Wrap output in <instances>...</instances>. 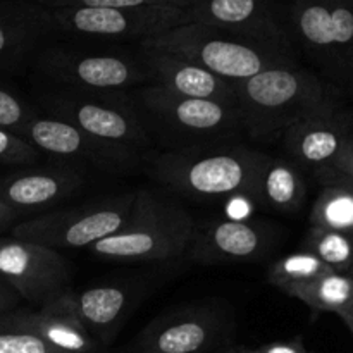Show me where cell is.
<instances>
[{"instance_id": "4fadbf2b", "label": "cell", "mask_w": 353, "mask_h": 353, "mask_svg": "<svg viewBox=\"0 0 353 353\" xmlns=\"http://www.w3.org/2000/svg\"><path fill=\"white\" fill-rule=\"evenodd\" d=\"M21 137L40 152L88 162L107 172L133 171L143 161L141 155L128 148L95 140L72 124L55 117L34 116Z\"/></svg>"}, {"instance_id": "5b68a950", "label": "cell", "mask_w": 353, "mask_h": 353, "mask_svg": "<svg viewBox=\"0 0 353 353\" xmlns=\"http://www.w3.org/2000/svg\"><path fill=\"white\" fill-rule=\"evenodd\" d=\"M141 50H154L195 64L230 83L243 81L269 68L299 64V61L257 47L219 28L188 23L161 37L141 41Z\"/></svg>"}, {"instance_id": "6da1fadb", "label": "cell", "mask_w": 353, "mask_h": 353, "mask_svg": "<svg viewBox=\"0 0 353 353\" xmlns=\"http://www.w3.org/2000/svg\"><path fill=\"white\" fill-rule=\"evenodd\" d=\"M241 128L259 141H278L290 128L345 109V100L299 64L269 68L233 83Z\"/></svg>"}, {"instance_id": "7a4b0ae2", "label": "cell", "mask_w": 353, "mask_h": 353, "mask_svg": "<svg viewBox=\"0 0 353 353\" xmlns=\"http://www.w3.org/2000/svg\"><path fill=\"white\" fill-rule=\"evenodd\" d=\"M265 157L241 145L210 143L154 155L148 172L161 185L193 200L248 199Z\"/></svg>"}, {"instance_id": "ac0fdd59", "label": "cell", "mask_w": 353, "mask_h": 353, "mask_svg": "<svg viewBox=\"0 0 353 353\" xmlns=\"http://www.w3.org/2000/svg\"><path fill=\"white\" fill-rule=\"evenodd\" d=\"M223 333L217 314L185 310L154 321L141 334V348L148 353H202Z\"/></svg>"}, {"instance_id": "836d02e7", "label": "cell", "mask_w": 353, "mask_h": 353, "mask_svg": "<svg viewBox=\"0 0 353 353\" xmlns=\"http://www.w3.org/2000/svg\"><path fill=\"white\" fill-rule=\"evenodd\" d=\"M336 316L340 317L341 321H343L345 326H347L348 330L352 331V334H353V303H352V305L345 307V309H341L340 312L336 314Z\"/></svg>"}, {"instance_id": "2e32d148", "label": "cell", "mask_w": 353, "mask_h": 353, "mask_svg": "<svg viewBox=\"0 0 353 353\" xmlns=\"http://www.w3.org/2000/svg\"><path fill=\"white\" fill-rule=\"evenodd\" d=\"M353 130V110L343 109L327 117L303 121L290 128L281 141L293 164L312 171L330 168Z\"/></svg>"}, {"instance_id": "f1b7e54d", "label": "cell", "mask_w": 353, "mask_h": 353, "mask_svg": "<svg viewBox=\"0 0 353 353\" xmlns=\"http://www.w3.org/2000/svg\"><path fill=\"white\" fill-rule=\"evenodd\" d=\"M0 353H64L40 338L12 327L0 326Z\"/></svg>"}, {"instance_id": "d590c367", "label": "cell", "mask_w": 353, "mask_h": 353, "mask_svg": "<svg viewBox=\"0 0 353 353\" xmlns=\"http://www.w3.org/2000/svg\"><path fill=\"white\" fill-rule=\"evenodd\" d=\"M350 276H352V278H353V272H352V274H350Z\"/></svg>"}, {"instance_id": "8d00e7d4", "label": "cell", "mask_w": 353, "mask_h": 353, "mask_svg": "<svg viewBox=\"0 0 353 353\" xmlns=\"http://www.w3.org/2000/svg\"><path fill=\"white\" fill-rule=\"evenodd\" d=\"M143 353H148V352H143Z\"/></svg>"}, {"instance_id": "9c48e42d", "label": "cell", "mask_w": 353, "mask_h": 353, "mask_svg": "<svg viewBox=\"0 0 353 353\" xmlns=\"http://www.w3.org/2000/svg\"><path fill=\"white\" fill-rule=\"evenodd\" d=\"M134 193L102 199L71 210H54L19 221L9 234L16 240L57 248H85L110 236L126 223Z\"/></svg>"}, {"instance_id": "ffe728a7", "label": "cell", "mask_w": 353, "mask_h": 353, "mask_svg": "<svg viewBox=\"0 0 353 353\" xmlns=\"http://www.w3.org/2000/svg\"><path fill=\"white\" fill-rule=\"evenodd\" d=\"M55 33L50 9L43 3H0V64L31 54L40 40Z\"/></svg>"}, {"instance_id": "f546056e", "label": "cell", "mask_w": 353, "mask_h": 353, "mask_svg": "<svg viewBox=\"0 0 353 353\" xmlns=\"http://www.w3.org/2000/svg\"><path fill=\"white\" fill-rule=\"evenodd\" d=\"M236 350L238 353H309L300 336H295L293 340L286 341H272V343H265L255 348L238 347Z\"/></svg>"}, {"instance_id": "7c38bea8", "label": "cell", "mask_w": 353, "mask_h": 353, "mask_svg": "<svg viewBox=\"0 0 353 353\" xmlns=\"http://www.w3.org/2000/svg\"><path fill=\"white\" fill-rule=\"evenodd\" d=\"M71 268L57 250L12 236H0V281L19 299L43 307L65 292Z\"/></svg>"}, {"instance_id": "e0dca14e", "label": "cell", "mask_w": 353, "mask_h": 353, "mask_svg": "<svg viewBox=\"0 0 353 353\" xmlns=\"http://www.w3.org/2000/svg\"><path fill=\"white\" fill-rule=\"evenodd\" d=\"M138 55L152 74L155 85L186 99L212 100L236 109V92L233 83L199 65L161 52L140 48Z\"/></svg>"}, {"instance_id": "30bf717a", "label": "cell", "mask_w": 353, "mask_h": 353, "mask_svg": "<svg viewBox=\"0 0 353 353\" xmlns=\"http://www.w3.org/2000/svg\"><path fill=\"white\" fill-rule=\"evenodd\" d=\"M34 68L59 85L83 92L124 93L131 86L154 83L140 55L121 52L47 47L34 55Z\"/></svg>"}, {"instance_id": "52a82bcc", "label": "cell", "mask_w": 353, "mask_h": 353, "mask_svg": "<svg viewBox=\"0 0 353 353\" xmlns=\"http://www.w3.org/2000/svg\"><path fill=\"white\" fill-rule=\"evenodd\" d=\"M41 103L50 117L72 124L95 140L128 148L143 159L148 155L150 134L126 93H95L64 86L45 93Z\"/></svg>"}, {"instance_id": "277c9868", "label": "cell", "mask_w": 353, "mask_h": 353, "mask_svg": "<svg viewBox=\"0 0 353 353\" xmlns=\"http://www.w3.org/2000/svg\"><path fill=\"white\" fill-rule=\"evenodd\" d=\"M195 228L193 216L174 196L140 188L124 226L93 243L90 252L107 261H169L188 252Z\"/></svg>"}, {"instance_id": "ba28073f", "label": "cell", "mask_w": 353, "mask_h": 353, "mask_svg": "<svg viewBox=\"0 0 353 353\" xmlns=\"http://www.w3.org/2000/svg\"><path fill=\"white\" fill-rule=\"evenodd\" d=\"M133 97L141 121L148 119L155 130L179 141L178 148L216 143L243 131L238 109L224 103L186 99L159 85L143 86Z\"/></svg>"}, {"instance_id": "8fae6325", "label": "cell", "mask_w": 353, "mask_h": 353, "mask_svg": "<svg viewBox=\"0 0 353 353\" xmlns=\"http://www.w3.org/2000/svg\"><path fill=\"white\" fill-rule=\"evenodd\" d=\"M190 23L219 28L272 54L299 61L290 6L286 3L271 0H192Z\"/></svg>"}, {"instance_id": "cb8c5ba5", "label": "cell", "mask_w": 353, "mask_h": 353, "mask_svg": "<svg viewBox=\"0 0 353 353\" xmlns=\"http://www.w3.org/2000/svg\"><path fill=\"white\" fill-rule=\"evenodd\" d=\"M310 224L321 230L353 234V193L340 186H324L310 212Z\"/></svg>"}, {"instance_id": "603a6c76", "label": "cell", "mask_w": 353, "mask_h": 353, "mask_svg": "<svg viewBox=\"0 0 353 353\" xmlns=\"http://www.w3.org/2000/svg\"><path fill=\"white\" fill-rule=\"evenodd\" d=\"M283 293L295 296L316 312L338 314L353 303V278L331 271L310 281L288 286Z\"/></svg>"}, {"instance_id": "5bb4252c", "label": "cell", "mask_w": 353, "mask_h": 353, "mask_svg": "<svg viewBox=\"0 0 353 353\" xmlns=\"http://www.w3.org/2000/svg\"><path fill=\"white\" fill-rule=\"evenodd\" d=\"M274 231L248 219H219L199 230L190 243L188 255L203 265L250 264L271 252Z\"/></svg>"}, {"instance_id": "44dd1931", "label": "cell", "mask_w": 353, "mask_h": 353, "mask_svg": "<svg viewBox=\"0 0 353 353\" xmlns=\"http://www.w3.org/2000/svg\"><path fill=\"white\" fill-rule=\"evenodd\" d=\"M248 199L269 210L295 214L305 203V178L299 165L292 161L268 155L255 176Z\"/></svg>"}, {"instance_id": "83f0119b", "label": "cell", "mask_w": 353, "mask_h": 353, "mask_svg": "<svg viewBox=\"0 0 353 353\" xmlns=\"http://www.w3.org/2000/svg\"><path fill=\"white\" fill-rule=\"evenodd\" d=\"M37 114L31 107L21 99H17L14 93L0 88V130H7L10 133L23 134L24 128L28 126Z\"/></svg>"}, {"instance_id": "3957f363", "label": "cell", "mask_w": 353, "mask_h": 353, "mask_svg": "<svg viewBox=\"0 0 353 353\" xmlns=\"http://www.w3.org/2000/svg\"><path fill=\"white\" fill-rule=\"evenodd\" d=\"M190 3L192 0H68L45 6L55 31L140 45L188 24Z\"/></svg>"}, {"instance_id": "d6a6232c", "label": "cell", "mask_w": 353, "mask_h": 353, "mask_svg": "<svg viewBox=\"0 0 353 353\" xmlns=\"http://www.w3.org/2000/svg\"><path fill=\"white\" fill-rule=\"evenodd\" d=\"M23 216H24L23 212H19V210L12 209V207L0 202V233L12 230V228L19 223V219Z\"/></svg>"}, {"instance_id": "d6986e66", "label": "cell", "mask_w": 353, "mask_h": 353, "mask_svg": "<svg viewBox=\"0 0 353 353\" xmlns=\"http://www.w3.org/2000/svg\"><path fill=\"white\" fill-rule=\"evenodd\" d=\"M81 181L78 172L64 168L0 176V202L23 214L43 210L71 196Z\"/></svg>"}, {"instance_id": "4dcf8cb0", "label": "cell", "mask_w": 353, "mask_h": 353, "mask_svg": "<svg viewBox=\"0 0 353 353\" xmlns=\"http://www.w3.org/2000/svg\"><path fill=\"white\" fill-rule=\"evenodd\" d=\"M330 168L341 172V174H347L353 178V130L350 131V134H348L341 152L338 154V157L334 159L333 164H331Z\"/></svg>"}, {"instance_id": "d4e9b609", "label": "cell", "mask_w": 353, "mask_h": 353, "mask_svg": "<svg viewBox=\"0 0 353 353\" xmlns=\"http://www.w3.org/2000/svg\"><path fill=\"white\" fill-rule=\"evenodd\" d=\"M305 252L316 255L334 272H353V234L310 228L305 236Z\"/></svg>"}, {"instance_id": "4316f807", "label": "cell", "mask_w": 353, "mask_h": 353, "mask_svg": "<svg viewBox=\"0 0 353 353\" xmlns=\"http://www.w3.org/2000/svg\"><path fill=\"white\" fill-rule=\"evenodd\" d=\"M41 152L16 133L0 130V164L31 165L40 161Z\"/></svg>"}, {"instance_id": "9a60e30c", "label": "cell", "mask_w": 353, "mask_h": 353, "mask_svg": "<svg viewBox=\"0 0 353 353\" xmlns=\"http://www.w3.org/2000/svg\"><path fill=\"white\" fill-rule=\"evenodd\" d=\"M0 326L40 338L64 353H92L95 341L79 321L74 292H62L38 310H12L0 316Z\"/></svg>"}, {"instance_id": "484cf974", "label": "cell", "mask_w": 353, "mask_h": 353, "mask_svg": "<svg viewBox=\"0 0 353 353\" xmlns=\"http://www.w3.org/2000/svg\"><path fill=\"white\" fill-rule=\"evenodd\" d=\"M331 269L324 265L316 255L302 250L296 254L286 255L269 268L268 281L283 292L285 288L300 283L310 281L319 276L327 274ZM334 272V271H333Z\"/></svg>"}, {"instance_id": "1f68e13d", "label": "cell", "mask_w": 353, "mask_h": 353, "mask_svg": "<svg viewBox=\"0 0 353 353\" xmlns=\"http://www.w3.org/2000/svg\"><path fill=\"white\" fill-rule=\"evenodd\" d=\"M17 302H19V295L9 285L0 281V316L12 312L17 307Z\"/></svg>"}, {"instance_id": "7402d4cb", "label": "cell", "mask_w": 353, "mask_h": 353, "mask_svg": "<svg viewBox=\"0 0 353 353\" xmlns=\"http://www.w3.org/2000/svg\"><path fill=\"white\" fill-rule=\"evenodd\" d=\"M128 305L130 296L121 286H97L74 293V307L79 321L90 336L95 334L102 341L114 336Z\"/></svg>"}, {"instance_id": "e575fe53", "label": "cell", "mask_w": 353, "mask_h": 353, "mask_svg": "<svg viewBox=\"0 0 353 353\" xmlns=\"http://www.w3.org/2000/svg\"><path fill=\"white\" fill-rule=\"evenodd\" d=\"M221 353H238L236 348H226V350H223Z\"/></svg>"}, {"instance_id": "8992f818", "label": "cell", "mask_w": 353, "mask_h": 353, "mask_svg": "<svg viewBox=\"0 0 353 353\" xmlns=\"http://www.w3.org/2000/svg\"><path fill=\"white\" fill-rule=\"evenodd\" d=\"M290 17L299 54L341 99L353 100V2H295Z\"/></svg>"}]
</instances>
